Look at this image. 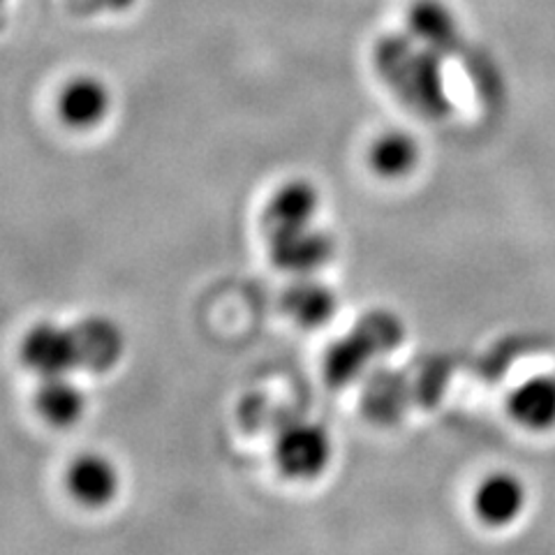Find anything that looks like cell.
<instances>
[{
    "label": "cell",
    "mask_w": 555,
    "mask_h": 555,
    "mask_svg": "<svg viewBox=\"0 0 555 555\" xmlns=\"http://www.w3.org/2000/svg\"><path fill=\"white\" fill-rule=\"evenodd\" d=\"M112 109V93L98 77H77L63 86L59 114L63 124L75 130L98 128Z\"/></svg>",
    "instance_id": "obj_9"
},
{
    "label": "cell",
    "mask_w": 555,
    "mask_h": 555,
    "mask_svg": "<svg viewBox=\"0 0 555 555\" xmlns=\"http://www.w3.org/2000/svg\"><path fill=\"white\" fill-rule=\"evenodd\" d=\"M526 507V486L509 473H493L479 481L473 495V509L481 524L505 528Z\"/></svg>",
    "instance_id": "obj_8"
},
{
    "label": "cell",
    "mask_w": 555,
    "mask_h": 555,
    "mask_svg": "<svg viewBox=\"0 0 555 555\" xmlns=\"http://www.w3.org/2000/svg\"><path fill=\"white\" fill-rule=\"evenodd\" d=\"M0 3H3V0H0Z\"/></svg>",
    "instance_id": "obj_16"
},
{
    "label": "cell",
    "mask_w": 555,
    "mask_h": 555,
    "mask_svg": "<svg viewBox=\"0 0 555 555\" xmlns=\"http://www.w3.org/2000/svg\"><path fill=\"white\" fill-rule=\"evenodd\" d=\"M422 149L416 139L403 130L382 132L369 149V165L382 179H405L420 165Z\"/></svg>",
    "instance_id": "obj_15"
},
{
    "label": "cell",
    "mask_w": 555,
    "mask_h": 555,
    "mask_svg": "<svg viewBox=\"0 0 555 555\" xmlns=\"http://www.w3.org/2000/svg\"><path fill=\"white\" fill-rule=\"evenodd\" d=\"M275 465L285 477L297 481L318 479L334 456L328 433L310 422L289 424L275 440Z\"/></svg>",
    "instance_id": "obj_3"
},
{
    "label": "cell",
    "mask_w": 555,
    "mask_h": 555,
    "mask_svg": "<svg viewBox=\"0 0 555 555\" xmlns=\"http://www.w3.org/2000/svg\"><path fill=\"white\" fill-rule=\"evenodd\" d=\"M375 65L389 89L416 114L433 120L451 114L442 56L422 44L412 33L387 35L375 49Z\"/></svg>",
    "instance_id": "obj_1"
},
{
    "label": "cell",
    "mask_w": 555,
    "mask_h": 555,
    "mask_svg": "<svg viewBox=\"0 0 555 555\" xmlns=\"http://www.w3.org/2000/svg\"><path fill=\"white\" fill-rule=\"evenodd\" d=\"M79 369L91 373H107L126 352V336L118 324L107 318H86L75 324Z\"/></svg>",
    "instance_id": "obj_10"
},
{
    "label": "cell",
    "mask_w": 555,
    "mask_h": 555,
    "mask_svg": "<svg viewBox=\"0 0 555 555\" xmlns=\"http://www.w3.org/2000/svg\"><path fill=\"white\" fill-rule=\"evenodd\" d=\"M22 361L35 375H67L79 369L75 326L38 322L22 340Z\"/></svg>",
    "instance_id": "obj_4"
},
{
    "label": "cell",
    "mask_w": 555,
    "mask_h": 555,
    "mask_svg": "<svg viewBox=\"0 0 555 555\" xmlns=\"http://www.w3.org/2000/svg\"><path fill=\"white\" fill-rule=\"evenodd\" d=\"M35 410L51 426H75L86 412V396L67 375L42 377L40 389L35 391Z\"/></svg>",
    "instance_id": "obj_14"
},
{
    "label": "cell",
    "mask_w": 555,
    "mask_h": 555,
    "mask_svg": "<svg viewBox=\"0 0 555 555\" xmlns=\"http://www.w3.org/2000/svg\"><path fill=\"white\" fill-rule=\"evenodd\" d=\"M67 493L79 505L102 509L114 502L120 491L118 467L102 454H81L69 463L65 473Z\"/></svg>",
    "instance_id": "obj_7"
},
{
    "label": "cell",
    "mask_w": 555,
    "mask_h": 555,
    "mask_svg": "<svg viewBox=\"0 0 555 555\" xmlns=\"http://www.w3.org/2000/svg\"><path fill=\"white\" fill-rule=\"evenodd\" d=\"M509 416L528 430H548L555 426V377H530L518 385L509 401Z\"/></svg>",
    "instance_id": "obj_12"
},
{
    "label": "cell",
    "mask_w": 555,
    "mask_h": 555,
    "mask_svg": "<svg viewBox=\"0 0 555 555\" xmlns=\"http://www.w3.org/2000/svg\"><path fill=\"white\" fill-rule=\"evenodd\" d=\"M283 306L294 322L312 328L324 326L336 318L338 297L332 287L315 281L312 275H299V281L285 292Z\"/></svg>",
    "instance_id": "obj_13"
},
{
    "label": "cell",
    "mask_w": 555,
    "mask_h": 555,
    "mask_svg": "<svg viewBox=\"0 0 555 555\" xmlns=\"http://www.w3.org/2000/svg\"><path fill=\"white\" fill-rule=\"evenodd\" d=\"M403 340V324L391 312H369L347 338L326 354V379L336 387L357 379L369 363L389 354Z\"/></svg>",
    "instance_id": "obj_2"
},
{
    "label": "cell",
    "mask_w": 555,
    "mask_h": 555,
    "mask_svg": "<svg viewBox=\"0 0 555 555\" xmlns=\"http://www.w3.org/2000/svg\"><path fill=\"white\" fill-rule=\"evenodd\" d=\"M410 33L442 59L463 51V35L454 12L440 0H420L410 8Z\"/></svg>",
    "instance_id": "obj_11"
},
{
    "label": "cell",
    "mask_w": 555,
    "mask_h": 555,
    "mask_svg": "<svg viewBox=\"0 0 555 555\" xmlns=\"http://www.w3.org/2000/svg\"><path fill=\"white\" fill-rule=\"evenodd\" d=\"M269 248L278 269L297 275H312L332 262L336 241L326 232L318 230L315 224H308V228L301 230L269 236Z\"/></svg>",
    "instance_id": "obj_5"
},
{
    "label": "cell",
    "mask_w": 555,
    "mask_h": 555,
    "mask_svg": "<svg viewBox=\"0 0 555 555\" xmlns=\"http://www.w3.org/2000/svg\"><path fill=\"white\" fill-rule=\"evenodd\" d=\"M320 190L310 181L294 179L283 183L271 195L264 208V232L269 236L285 234L308 228V224H315V218L320 214Z\"/></svg>",
    "instance_id": "obj_6"
}]
</instances>
